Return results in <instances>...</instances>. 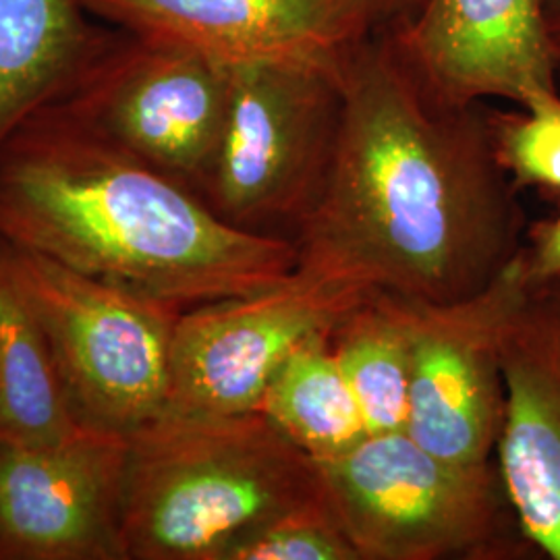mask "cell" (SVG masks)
Returning <instances> with one entry per match:
<instances>
[{
	"label": "cell",
	"instance_id": "obj_8",
	"mask_svg": "<svg viewBox=\"0 0 560 560\" xmlns=\"http://www.w3.org/2000/svg\"><path fill=\"white\" fill-rule=\"evenodd\" d=\"M532 287L523 247L481 291L455 301L399 295L409 339L407 434L465 465L492 463L504 416V328Z\"/></svg>",
	"mask_w": 560,
	"mask_h": 560
},
{
	"label": "cell",
	"instance_id": "obj_15",
	"mask_svg": "<svg viewBox=\"0 0 560 560\" xmlns=\"http://www.w3.org/2000/svg\"><path fill=\"white\" fill-rule=\"evenodd\" d=\"M80 430L13 247L0 240V442L46 444Z\"/></svg>",
	"mask_w": 560,
	"mask_h": 560
},
{
	"label": "cell",
	"instance_id": "obj_11",
	"mask_svg": "<svg viewBox=\"0 0 560 560\" xmlns=\"http://www.w3.org/2000/svg\"><path fill=\"white\" fill-rule=\"evenodd\" d=\"M96 20L187 44L226 65H339L382 23L388 0H81Z\"/></svg>",
	"mask_w": 560,
	"mask_h": 560
},
{
	"label": "cell",
	"instance_id": "obj_21",
	"mask_svg": "<svg viewBox=\"0 0 560 560\" xmlns=\"http://www.w3.org/2000/svg\"><path fill=\"white\" fill-rule=\"evenodd\" d=\"M544 20L548 30V40L559 60L560 69V0H544Z\"/></svg>",
	"mask_w": 560,
	"mask_h": 560
},
{
	"label": "cell",
	"instance_id": "obj_16",
	"mask_svg": "<svg viewBox=\"0 0 560 560\" xmlns=\"http://www.w3.org/2000/svg\"><path fill=\"white\" fill-rule=\"evenodd\" d=\"M330 330L291 351L268 384L260 407L316 460L339 457L370 436L360 402L335 355Z\"/></svg>",
	"mask_w": 560,
	"mask_h": 560
},
{
	"label": "cell",
	"instance_id": "obj_18",
	"mask_svg": "<svg viewBox=\"0 0 560 560\" xmlns=\"http://www.w3.org/2000/svg\"><path fill=\"white\" fill-rule=\"evenodd\" d=\"M222 560H360L324 494L264 521L233 541Z\"/></svg>",
	"mask_w": 560,
	"mask_h": 560
},
{
	"label": "cell",
	"instance_id": "obj_3",
	"mask_svg": "<svg viewBox=\"0 0 560 560\" xmlns=\"http://www.w3.org/2000/svg\"><path fill=\"white\" fill-rule=\"evenodd\" d=\"M324 494L320 463L260 409L162 413L127 439L125 560H222L256 525Z\"/></svg>",
	"mask_w": 560,
	"mask_h": 560
},
{
	"label": "cell",
	"instance_id": "obj_13",
	"mask_svg": "<svg viewBox=\"0 0 560 560\" xmlns=\"http://www.w3.org/2000/svg\"><path fill=\"white\" fill-rule=\"evenodd\" d=\"M497 465L521 534L560 560V277L532 282L504 328Z\"/></svg>",
	"mask_w": 560,
	"mask_h": 560
},
{
	"label": "cell",
	"instance_id": "obj_7",
	"mask_svg": "<svg viewBox=\"0 0 560 560\" xmlns=\"http://www.w3.org/2000/svg\"><path fill=\"white\" fill-rule=\"evenodd\" d=\"M231 65L113 27L60 104L122 152L200 196L221 143Z\"/></svg>",
	"mask_w": 560,
	"mask_h": 560
},
{
	"label": "cell",
	"instance_id": "obj_22",
	"mask_svg": "<svg viewBox=\"0 0 560 560\" xmlns=\"http://www.w3.org/2000/svg\"><path fill=\"white\" fill-rule=\"evenodd\" d=\"M423 0H388V7L393 11V18L400 20V18H409L413 15Z\"/></svg>",
	"mask_w": 560,
	"mask_h": 560
},
{
	"label": "cell",
	"instance_id": "obj_19",
	"mask_svg": "<svg viewBox=\"0 0 560 560\" xmlns=\"http://www.w3.org/2000/svg\"><path fill=\"white\" fill-rule=\"evenodd\" d=\"M494 154L513 185L560 194V94L520 113L490 110Z\"/></svg>",
	"mask_w": 560,
	"mask_h": 560
},
{
	"label": "cell",
	"instance_id": "obj_14",
	"mask_svg": "<svg viewBox=\"0 0 560 560\" xmlns=\"http://www.w3.org/2000/svg\"><path fill=\"white\" fill-rule=\"evenodd\" d=\"M110 34L81 0H0V148L81 80Z\"/></svg>",
	"mask_w": 560,
	"mask_h": 560
},
{
	"label": "cell",
	"instance_id": "obj_9",
	"mask_svg": "<svg viewBox=\"0 0 560 560\" xmlns=\"http://www.w3.org/2000/svg\"><path fill=\"white\" fill-rule=\"evenodd\" d=\"M365 295L295 270L256 293L180 312L171 340L164 413L258 411L268 384L291 351L303 340L328 332Z\"/></svg>",
	"mask_w": 560,
	"mask_h": 560
},
{
	"label": "cell",
	"instance_id": "obj_12",
	"mask_svg": "<svg viewBox=\"0 0 560 560\" xmlns=\"http://www.w3.org/2000/svg\"><path fill=\"white\" fill-rule=\"evenodd\" d=\"M400 52L441 98H504L527 108L559 94L544 0H423L390 20Z\"/></svg>",
	"mask_w": 560,
	"mask_h": 560
},
{
	"label": "cell",
	"instance_id": "obj_1",
	"mask_svg": "<svg viewBox=\"0 0 560 560\" xmlns=\"http://www.w3.org/2000/svg\"><path fill=\"white\" fill-rule=\"evenodd\" d=\"M342 115L320 196L298 224V272L342 291L455 301L523 247L517 187L490 110L441 98L390 21L340 65Z\"/></svg>",
	"mask_w": 560,
	"mask_h": 560
},
{
	"label": "cell",
	"instance_id": "obj_6",
	"mask_svg": "<svg viewBox=\"0 0 560 560\" xmlns=\"http://www.w3.org/2000/svg\"><path fill=\"white\" fill-rule=\"evenodd\" d=\"M13 256L80 428L129 439L162 416L180 310L90 279L36 252L13 247Z\"/></svg>",
	"mask_w": 560,
	"mask_h": 560
},
{
	"label": "cell",
	"instance_id": "obj_20",
	"mask_svg": "<svg viewBox=\"0 0 560 560\" xmlns=\"http://www.w3.org/2000/svg\"><path fill=\"white\" fill-rule=\"evenodd\" d=\"M527 272L532 282L559 279L560 277V212L550 221L532 229L529 241L523 243Z\"/></svg>",
	"mask_w": 560,
	"mask_h": 560
},
{
	"label": "cell",
	"instance_id": "obj_17",
	"mask_svg": "<svg viewBox=\"0 0 560 560\" xmlns=\"http://www.w3.org/2000/svg\"><path fill=\"white\" fill-rule=\"evenodd\" d=\"M330 342L370 434L407 430L409 339L399 295L372 291L361 298L332 326Z\"/></svg>",
	"mask_w": 560,
	"mask_h": 560
},
{
	"label": "cell",
	"instance_id": "obj_4",
	"mask_svg": "<svg viewBox=\"0 0 560 560\" xmlns=\"http://www.w3.org/2000/svg\"><path fill=\"white\" fill-rule=\"evenodd\" d=\"M318 463L360 560H501L534 550L494 460L444 459L400 430Z\"/></svg>",
	"mask_w": 560,
	"mask_h": 560
},
{
	"label": "cell",
	"instance_id": "obj_2",
	"mask_svg": "<svg viewBox=\"0 0 560 560\" xmlns=\"http://www.w3.org/2000/svg\"><path fill=\"white\" fill-rule=\"evenodd\" d=\"M0 240L175 310L256 293L298 268L50 102L0 148Z\"/></svg>",
	"mask_w": 560,
	"mask_h": 560
},
{
	"label": "cell",
	"instance_id": "obj_10",
	"mask_svg": "<svg viewBox=\"0 0 560 560\" xmlns=\"http://www.w3.org/2000/svg\"><path fill=\"white\" fill-rule=\"evenodd\" d=\"M125 459L127 439L90 430L0 442V560H125Z\"/></svg>",
	"mask_w": 560,
	"mask_h": 560
},
{
	"label": "cell",
	"instance_id": "obj_23",
	"mask_svg": "<svg viewBox=\"0 0 560 560\" xmlns=\"http://www.w3.org/2000/svg\"><path fill=\"white\" fill-rule=\"evenodd\" d=\"M559 73H560V69H559Z\"/></svg>",
	"mask_w": 560,
	"mask_h": 560
},
{
	"label": "cell",
	"instance_id": "obj_5",
	"mask_svg": "<svg viewBox=\"0 0 560 560\" xmlns=\"http://www.w3.org/2000/svg\"><path fill=\"white\" fill-rule=\"evenodd\" d=\"M340 65H231L221 143L200 194L222 221L264 235L284 229L293 237L318 200L335 154Z\"/></svg>",
	"mask_w": 560,
	"mask_h": 560
}]
</instances>
